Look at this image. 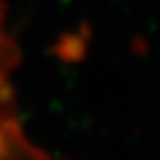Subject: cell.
<instances>
[{
	"label": "cell",
	"mask_w": 160,
	"mask_h": 160,
	"mask_svg": "<svg viewBox=\"0 0 160 160\" xmlns=\"http://www.w3.org/2000/svg\"><path fill=\"white\" fill-rule=\"evenodd\" d=\"M6 21V4L0 0V75L8 77V73L14 70L21 60V52L18 42L4 31Z\"/></svg>",
	"instance_id": "obj_2"
},
{
	"label": "cell",
	"mask_w": 160,
	"mask_h": 160,
	"mask_svg": "<svg viewBox=\"0 0 160 160\" xmlns=\"http://www.w3.org/2000/svg\"><path fill=\"white\" fill-rule=\"evenodd\" d=\"M0 160H54L41 147L33 145L18 120V116L8 118L0 129Z\"/></svg>",
	"instance_id": "obj_1"
}]
</instances>
